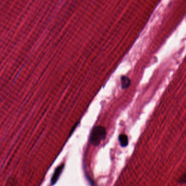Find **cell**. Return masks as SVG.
Instances as JSON below:
<instances>
[{"mask_svg": "<svg viewBox=\"0 0 186 186\" xmlns=\"http://www.w3.org/2000/svg\"><path fill=\"white\" fill-rule=\"evenodd\" d=\"M107 135V131L104 127L96 126L93 128L90 135V143L95 146H97L101 141L104 140Z\"/></svg>", "mask_w": 186, "mask_h": 186, "instance_id": "cell-1", "label": "cell"}, {"mask_svg": "<svg viewBox=\"0 0 186 186\" xmlns=\"http://www.w3.org/2000/svg\"><path fill=\"white\" fill-rule=\"evenodd\" d=\"M131 79L127 76L123 75L121 78V87L122 89H126L131 85Z\"/></svg>", "mask_w": 186, "mask_h": 186, "instance_id": "cell-2", "label": "cell"}, {"mask_svg": "<svg viewBox=\"0 0 186 186\" xmlns=\"http://www.w3.org/2000/svg\"><path fill=\"white\" fill-rule=\"evenodd\" d=\"M118 140L122 147H126L128 144V137L125 134H121L118 137Z\"/></svg>", "mask_w": 186, "mask_h": 186, "instance_id": "cell-3", "label": "cell"}, {"mask_svg": "<svg viewBox=\"0 0 186 186\" xmlns=\"http://www.w3.org/2000/svg\"><path fill=\"white\" fill-rule=\"evenodd\" d=\"M179 182L181 183H185V182H186V175H185V174H184L183 176L180 178Z\"/></svg>", "mask_w": 186, "mask_h": 186, "instance_id": "cell-4", "label": "cell"}]
</instances>
